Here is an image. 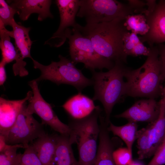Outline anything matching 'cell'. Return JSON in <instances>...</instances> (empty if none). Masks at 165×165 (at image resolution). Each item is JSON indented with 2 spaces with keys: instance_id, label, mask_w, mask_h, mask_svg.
<instances>
[{
  "instance_id": "836d02e7",
  "label": "cell",
  "mask_w": 165,
  "mask_h": 165,
  "mask_svg": "<svg viewBox=\"0 0 165 165\" xmlns=\"http://www.w3.org/2000/svg\"><path fill=\"white\" fill-rule=\"evenodd\" d=\"M161 94L163 96L162 101L165 103V83L163 87L161 90Z\"/></svg>"
},
{
  "instance_id": "9a60e30c",
  "label": "cell",
  "mask_w": 165,
  "mask_h": 165,
  "mask_svg": "<svg viewBox=\"0 0 165 165\" xmlns=\"http://www.w3.org/2000/svg\"><path fill=\"white\" fill-rule=\"evenodd\" d=\"M33 95L29 91L24 99L10 100L0 98V134L5 137L15 124L24 105Z\"/></svg>"
},
{
  "instance_id": "2e32d148",
  "label": "cell",
  "mask_w": 165,
  "mask_h": 165,
  "mask_svg": "<svg viewBox=\"0 0 165 165\" xmlns=\"http://www.w3.org/2000/svg\"><path fill=\"white\" fill-rule=\"evenodd\" d=\"M6 2L16 11L20 19L27 20L31 15L38 14V20L42 21L46 18H53L50 11L52 1L50 0H12Z\"/></svg>"
},
{
  "instance_id": "ffe728a7",
  "label": "cell",
  "mask_w": 165,
  "mask_h": 165,
  "mask_svg": "<svg viewBox=\"0 0 165 165\" xmlns=\"http://www.w3.org/2000/svg\"><path fill=\"white\" fill-rule=\"evenodd\" d=\"M30 144L42 165H52L56 147V134H46Z\"/></svg>"
},
{
  "instance_id": "f1b7e54d",
  "label": "cell",
  "mask_w": 165,
  "mask_h": 165,
  "mask_svg": "<svg viewBox=\"0 0 165 165\" xmlns=\"http://www.w3.org/2000/svg\"><path fill=\"white\" fill-rule=\"evenodd\" d=\"M153 157L147 165H165V135Z\"/></svg>"
},
{
  "instance_id": "7402d4cb",
  "label": "cell",
  "mask_w": 165,
  "mask_h": 165,
  "mask_svg": "<svg viewBox=\"0 0 165 165\" xmlns=\"http://www.w3.org/2000/svg\"><path fill=\"white\" fill-rule=\"evenodd\" d=\"M0 48L1 50V60L6 64L16 61L18 55L16 48L11 42L10 37L13 38V32L6 29L5 26L0 20Z\"/></svg>"
},
{
  "instance_id": "83f0119b",
  "label": "cell",
  "mask_w": 165,
  "mask_h": 165,
  "mask_svg": "<svg viewBox=\"0 0 165 165\" xmlns=\"http://www.w3.org/2000/svg\"><path fill=\"white\" fill-rule=\"evenodd\" d=\"M141 41L138 35L128 31L125 34L123 38V47L124 53L127 56H131L132 50L135 46Z\"/></svg>"
},
{
  "instance_id": "d590c367",
  "label": "cell",
  "mask_w": 165,
  "mask_h": 165,
  "mask_svg": "<svg viewBox=\"0 0 165 165\" xmlns=\"http://www.w3.org/2000/svg\"></svg>"
},
{
  "instance_id": "7c38bea8",
  "label": "cell",
  "mask_w": 165,
  "mask_h": 165,
  "mask_svg": "<svg viewBox=\"0 0 165 165\" xmlns=\"http://www.w3.org/2000/svg\"><path fill=\"white\" fill-rule=\"evenodd\" d=\"M149 27L148 32L139 37L142 43L146 42L150 47L155 43L165 42V6L164 1L156 3L153 10L145 16Z\"/></svg>"
},
{
  "instance_id": "8fae6325",
  "label": "cell",
  "mask_w": 165,
  "mask_h": 165,
  "mask_svg": "<svg viewBox=\"0 0 165 165\" xmlns=\"http://www.w3.org/2000/svg\"><path fill=\"white\" fill-rule=\"evenodd\" d=\"M55 2L59 11L60 24L57 31L45 44L59 47L64 44L72 29L78 24L75 18L79 9V0H56Z\"/></svg>"
},
{
  "instance_id": "277c9868",
  "label": "cell",
  "mask_w": 165,
  "mask_h": 165,
  "mask_svg": "<svg viewBox=\"0 0 165 165\" xmlns=\"http://www.w3.org/2000/svg\"><path fill=\"white\" fill-rule=\"evenodd\" d=\"M102 111L100 106H98L91 114L85 118H70L68 125L71 129L69 140L72 144H77L79 165H94L100 131L98 119Z\"/></svg>"
},
{
  "instance_id": "d6a6232c",
  "label": "cell",
  "mask_w": 165,
  "mask_h": 165,
  "mask_svg": "<svg viewBox=\"0 0 165 165\" xmlns=\"http://www.w3.org/2000/svg\"><path fill=\"white\" fill-rule=\"evenodd\" d=\"M129 165H145L141 161L139 160H133Z\"/></svg>"
},
{
  "instance_id": "30bf717a",
  "label": "cell",
  "mask_w": 165,
  "mask_h": 165,
  "mask_svg": "<svg viewBox=\"0 0 165 165\" xmlns=\"http://www.w3.org/2000/svg\"><path fill=\"white\" fill-rule=\"evenodd\" d=\"M29 85L32 90L33 95L28 100L27 108L31 114L38 116L43 125L49 126L61 134L69 136L71 129L68 125L62 123L53 110L51 105L42 97L38 89L37 82L31 81Z\"/></svg>"
},
{
  "instance_id": "44dd1931",
  "label": "cell",
  "mask_w": 165,
  "mask_h": 165,
  "mask_svg": "<svg viewBox=\"0 0 165 165\" xmlns=\"http://www.w3.org/2000/svg\"><path fill=\"white\" fill-rule=\"evenodd\" d=\"M109 125L108 131L121 138L126 144L127 148L132 153L133 145L137 139L138 125L137 123L128 121L124 125L118 126L110 122Z\"/></svg>"
},
{
  "instance_id": "9c48e42d",
  "label": "cell",
  "mask_w": 165,
  "mask_h": 165,
  "mask_svg": "<svg viewBox=\"0 0 165 165\" xmlns=\"http://www.w3.org/2000/svg\"><path fill=\"white\" fill-rule=\"evenodd\" d=\"M157 119L137 132V148L139 160L150 158L156 153L165 135V103L161 100Z\"/></svg>"
},
{
  "instance_id": "f546056e",
  "label": "cell",
  "mask_w": 165,
  "mask_h": 165,
  "mask_svg": "<svg viewBox=\"0 0 165 165\" xmlns=\"http://www.w3.org/2000/svg\"><path fill=\"white\" fill-rule=\"evenodd\" d=\"M150 48L146 47L141 41L135 46L131 56L136 57L143 55L147 57L150 54Z\"/></svg>"
},
{
  "instance_id": "5bb4252c",
  "label": "cell",
  "mask_w": 165,
  "mask_h": 165,
  "mask_svg": "<svg viewBox=\"0 0 165 165\" xmlns=\"http://www.w3.org/2000/svg\"><path fill=\"white\" fill-rule=\"evenodd\" d=\"M13 28V38L15 40V48L18 59L13 65V71L17 74H23L27 70L25 68L26 62L24 61L26 58L33 59L30 51L33 42L29 37L30 28H26L17 24L13 20L11 26Z\"/></svg>"
},
{
  "instance_id": "d6986e66",
  "label": "cell",
  "mask_w": 165,
  "mask_h": 165,
  "mask_svg": "<svg viewBox=\"0 0 165 165\" xmlns=\"http://www.w3.org/2000/svg\"><path fill=\"white\" fill-rule=\"evenodd\" d=\"M56 147L52 165H79L75 159L69 136L56 134Z\"/></svg>"
},
{
  "instance_id": "cb8c5ba5",
  "label": "cell",
  "mask_w": 165,
  "mask_h": 165,
  "mask_svg": "<svg viewBox=\"0 0 165 165\" xmlns=\"http://www.w3.org/2000/svg\"><path fill=\"white\" fill-rule=\"evenodd\" d=\"M14 165H42L31 144L23 153L17 154Z\"/></svg>"
},
{
  "instance_id": "ba28073f",
  "label": "cell",
  "mask_w": 165,
  "mask_h": 165,
  "mask_svg": "<svg viewBox=\"0 0 165 165\" xmlns=\"http://www.w3.org/2000/svg\"><path fill=\"white\" fill-rule=\"evenodd\" d=\"M26 103L7 135L5 137L9 145L22 144L25 149L36 139L46 134L43 124L38 122L27 108Z\"/></svg>"
},
{
  "instance_id": "d4e9b609",
  "label": "cell",
  "mask_w": 165,
  "mask_h": 165,
  "mask_svg": "<svg viewBox=\"0 0 165 165\" xmlns=\"http://www.w3.org/2000/svg\"><path fill=\"white\" fill-rule=\"evenodd\" d=\"M24 147L22 144L5 145L4 149L0 152V165H14L17 157L18 148Z\"/></svg>"
},
{
  "instance_id": "6da1fadb",
  "label": "cell",
  "mask_w": 165,
  "mask_h": 165,
  "mask_svg": "<svg viewBox=\"0 0 165 165\" xmlns=\"http://www.w3.org/2000/svg\"><path fill=\"white\" fill-rule=\"evenodd\" d=\"M125 19L86 24L84 26L78 24L76 28L90 40L100 56L115 64H125L127 56L123 51V38L128 31L124 25Z\"/></svg>"
},
{
  "instance_id": "8992f818",
  "label": "cell",
  "mask_w": 165,
  "mask_h": 165,
  "mask_svg": "<svg viewBox=\"0 0 165 165\" xmlns=\"http://www.w3.org/2000/svg\"><path fill=\"white\" fill-rule=\"evenodd\" d=\"M76 16L85 18L86 24L124 20L130 15L136 14L127 3L116 0H79Z\"/></svg>"
},
{
  "instance_id": "484cf974",
  "label": "cell",
  "mask_w": 165,
  "mask_h": 165,
  "mask_svg": "<svg viewBox=\"0 0 165 165\" xmlns=\"http://www.w3.org/2000/svg\"><path fill=\"white\" fill-rule=\"evenodd\" d=\"M16 10L11 6L5 0H0V20L4 25L11 26Z\"/></svg>"
},
{
  "instance_id": "3957f363",
  "label": "cell",
  "mask_w": 165,
  "mask_h": 165,
  "mask_svg": "<svg viewBox=\"0 0 165 165\" xmlns=\"http://www.w3.org/2000/svg\"><path fill=\"white\" fill-rule=\"evenodd\" d=\"M124 64L116 62L112 68L106 72L91 71L94 90L92 99L102 103L105 112V121L108 125L113 107L125 96L124 79L127 67Z\"/></svg>"
},
{
  "instance_id": "e575fe53",
  "label": "cell",
  "mask_w": 165,
  "mask_h": 165,
  "mask_svg": "<svg viewBox=\"0 0 165 165\" xmlns=\"http://www.w3.org/2000/svg\"><path fill=\"white\" fill-rule=\"evenodd\" d=\"M164 5H165V1H164Z\"/></svg>"
},
{
  "instance_id": "603a6c76",
  "label": "cell",
  "mask_w": 165,
  "mask_h": 165,
  "mask_svg": "<svg viewBox=\"0 0 165 165\" xmlns=\"http://www.w3.org/2000/svg\"><path fill=\"white\" fill-rule=\"evenodd\" d=\"M124 25L128 31L141 36L145 35L149 29L145 16L142 14L128 15L125 19Z\"/></svg>"
},
{
  "instance_id": "1f68e13d",
  "label": "cell",
  "mask_w": 165,
  "mask_h": 165,
  "mask_svg": "<svg viewBox=\"0 0 165 165\" xmlns=\"http://www.w3.org/2000/svg\"><path fill=\"white\" fill-rule=\"evenodd\" d=\"M6 144L5 137L0 134V152L3 149Z\"/></svg>"
},
{
  "instance_id": "5b68a950",
  "label": "cell",
  "mask_w": 165,
  "mask_h": 165,
  "mask_svg": "<svg viewBox=\"0 0 165 165\" xmlns=\"http://www.w3.org/2000/svg\"><path fill=\"white\" fill-rule=\"evenodd\" d=\"M59 58L58 61H52L47 65H43L33 59L34 68L39 69L41 72L40 76L34 80L37 82L47 80L57 85H71L75 87L78 93H81L85 88L92 85L91 79L85 77L71 59L61 55H59Z\"/></svg>"
},
{
  "instance_id": "7a4b0ae2",
  "label": "cell",
  "mask_w": 165,
  "mask_h": 165,
  "mask_svg": "<svg viewBox=\"0 0 165 165\" xmlns=\"http://www.w3.org/2000/svg\"><path fill=\"white\" fill-rule=\"evenodd\" d=\"M150 53L144 63L135 69L126 68L124 78L125 96L154 98L161 94V71L158 49L150 47Z\"/></svg>"
},
{
  "instance_id": "e0dca14e",
  "label": "cell",
  "mask_w": 165,
  "mask_h": 165,
  "mask_svg": "<svg viewBox=\"0 0 165 165\" xmlns=\"http://www.w3.org/2000/svg\"><path fill=\"white\" fill-rule=\"evenodd\" d=\"M93 99L78 93L69 98L62 107L69 115L74 119L85 118L91 114L97 108Z\"/></svg>"
},
{
  "instance_id": "4fadbf2b",
  "label": "cell",
  "mask_w": 165,
  "mask_h": 165,
  "mask_svg": "<svg viewBox=\"0 0 165 165\" xmlns=\"http://www.w3.org/2000/svg\"><path fill=\"white\" fill-rule=\"evenodd\" d=\"M160 103L154 98L139 100L122 113L116 115L117 118H123L128 121L151 123L158 118L160 114Z\"/></svg>"
},
{
  "instance_id": "4dcf8cb0",
  "label": "cell",
  "mask_w": 165,
  "mask_h": 165,
  "mask_svg": "<svg viewBox=\"0 0 165 165\" xmlns=\"http://www.w3.org/2000/svg\"><path fill=\"white\" fill-rule=\"evenodd\" d=\"M6 64L1 60L0 63V85H3L6 79L7 76L5 69Z\"/></svg>"
},
{
  "instance_id": "4316f807",
  "label": "cell",
  "mask_w": 165,
  "mask_h": 165,
  "mask_svg": "<svg viewBox=\"0 0 165 165\" xmlns=\"http://www.w3.org/2000/svg\"><path fill=\"white\" fill-rule=\"evenodd\" d=\"M112 156L116 165H129L133 160L132 153L127 148L120 147L114 150Z\"/></svg>"
},
{
  "instance_id": "ac0fdd59",
  "label": "cell",
  "mask_w": 165,
  "mask_h": 165,
  "mask_svg": "<svg viewBox=\"0 0 165 165\" xmlns=\"http://www.w3.org/2000/svg\"><path fill=\"white\" fill-rule=\"evenodd\" d=\"M108 126L105 122H100L99 143L94 165H116L112 156L116 143L110 137Z\"/></svg>"
},
{
  "instance_id": "52a82bcc",
  "label": "cell",
  "mask_w": 165,
  "mask_h": 165,
  "mask_svg": "<svg viewBox=\"0 0 165 165\" xmlns=\"http://www.w3.org/2000/svg\"><path fill=\"white\" fill-rule=\"evenodd\" d=\"M76 27L72 29L67 38L71 61L75 64L83 63L84 67L90 71L96 69L101 70L105 68L108 70L112 68L115 64L99 54L90 40Z\"/></svg>"
}]
</instances>
